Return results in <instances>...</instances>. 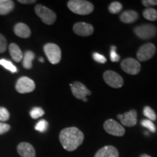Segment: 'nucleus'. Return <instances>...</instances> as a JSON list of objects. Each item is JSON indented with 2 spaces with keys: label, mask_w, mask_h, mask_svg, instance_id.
Returning <instances> with one entry per match:
<instances>
[{
  "label": "nucleus",
  "mask_w": 157,
  "mask_h": 157,
  "mask_svg": "<svg viewBox=\"0 0 157 157\" xmlns=\"http://www.w3.org/2000/svg\"><path fill=\"white\" fill-rule=\"evenodd\" d=\"M59 140L65 150L73 151L83 143L84 134L77 127H67L60 132Z\"/></svg>",
  "instance_id": "f257e3e1"
},
{
  "label": "nucleus",
  "mask_w": 157,
  "mask_h": 157,
  "mask_svg": "<svg viewBox=\"0 0 157 157\" xmlns=\"http://www.w3.org/2000/svg\"><path fill=\"white\" fill-rule=\"evenodd\" d=\"M67 5L71 11L77 15H89L94 10L93 4L84 0H71L68 2Z\"/></svg>",
  "instance_id": "f03ea898"
},
{
  "label": "nucleus",
  "mask_w": 157,
  "mask_h": 157,
  "mask_svg": "<svg viewBox=\"0 0 157 157\" xmlns=\"http://www.w3.org/2000/svg\"><path fill=\"white\" fill-rule=\"evenodd\" d=\"M35 13L40 17L42 22L47 25H52L56 21V14L52 10L42 5H37L35 7Z\"/></svg>",
  "instance_id": "7ed1b4c3"
},
{
  "label": "nucleus",
  "mask_w": 157,
  "mask_h": 157,
  "mask_svg": "<svg viewBox=\"0 0 157 157\" xmlns=\"http://www.w3.org/2000/svg\"><path fill=\"white\" fill-rule=\"evenodd\" d=\"M44 53L52 64H57L61 60V50L54 43H48L44 46Z\"/></svg>",
  "instance_id": "20e7f679"
},
{
  "label": "nucleus",
  "mask_w": 157,
  "mask_h": 157,
  "mask_svg": "<svg viewBox=\"0 0 157 157\" xmlns=\"http://www.w3.org/2000/svg\"><path fill=\"white\" fill-rule=\"evenodd\" d=\"M135 35L142 39H150L155 36L156 33V26L151 24H143L134 29Z\"/></svg>",
  "instance_id": "39448f33"
},
{
  "label": "nucleus",
  "mask_w": 157,
  "mask_h": 157,
  "mask_svg": "<svg viewBox=\"0 0 157 157\" xmlns=\"http://www.w3.org/2000/svg\"><path fill=\"white\" fill-rule=\"evenodd\" d=\"M103 127L105 132L113 136L121 137L123 136L125 133V129L122 125L111 119L105 121Z\"/></svg>",
  "instance_id": "423d86ee"
},
{
  "label": "nucleus",
  "mask_w": 157,
  "mask_h": 157,
  "mask_svg": "<svg viewBox=\"0 0 157 157\" xmlns=\"http://www.w3.org/2000/svg\"><path fill=\"white\" fill-rule=\"evenodd\" d=\"M121 68L124 71L131 75H136L140 71V62L136 59L128 58L123 60L121 63Z\"/></svg>",
  "instance_id": "0eeeda50"
},
{
  "label": "nucleus",
  "mask_w": 157,
  "mask_h": 157,
  "mask_svg": "<svg viewBox=\"0 0 157 157\" xmlns=\"http://www.w3.org/2000/svg\"><path fill=\"white\" fill-rule=\"evenodd\" d=\"M156 46L152 43H146L142 45L137 52V58L140 61H147L156 53Z\"/></svg>",
  "instance_id": "6e6552de"
},
{
  "label": "nucleus",
  "mask_w": 157,
  "mask_h": 157,
  "mask_svg": "<svg viewBox=\"0 0 157 157\" xmlns=\"http://www.w3.org/2000/svg\"><path fill=\"white\" fill-rule=\"evenodd\" d=\"M36 85L32 79L26 76H23L17 80L15 84V89L19 93L25 94L31 93L35 90Z\"/></svg>",
  "instance_id": "1a4fd4ad"
},
{
  "label": "nucleus",
  "mask_w": 157,
  "mask_h": 157,
  "mask_svg": "<svg viewBox=\"0 0 157 157\" xmlns=\"http://www.w3.org/2000/svg\"><path fill=\"white\" fill-rule=\"evenodd\" d=\"M103 79L108 85L113 88H120L124 84L122 77L113 71H106L103 74Z\"/></svg>",
  "instance_id": "9d476101"
},
{
  "label": "nucleus",
  "mask_w": 157,
  "mask_h": 157,
  "mask_svg": "<svg viewBox=\"0 0 157 157\" xmlns=\"http://www.w3.org/2000/svg\"><path fill=\"white\" fill-rule=\"evenodd\" d=\"M70 86L74 96L77 99L83 100L84 98H87V95H91V92L81 82H76L74 84H71Z\"/></svg>",
  "instance_id": "9b49d317"
},
{
  "label": "nucleus",
  "mask_w": 157,
  "mask_h": 157,
  "mask_svg": "<svg viewBox=\"0 0 157 157\" xmlns=\"http://www.w3.org/2000/svg\"><path fill=\"white\" fill-rule=\"evenodd\" d=\"M117 118L124 126L133 127L137 124V111L132 109L129 111L117 115Z\"/></svg>",
  "instance_id": "f8f14e48"
},
{
  "label": "nucleus",
  "mask_w": 157,
  "mask_h": 157,
  "mask_svg": "<svg viewBox=\"0 0 157 157\" xmlns=\"http://www.w3.org/2000/svg\"><path fill=\"white\" fill-rule=\"evenodd\" d=\"M73 30L74 32L78 36H88L93 34L94 29L91 24L84 22H79L74 25Z\"/></svg>",
  "instance_id": "ddd939ff"
},
{
  "label": "nucleus",
  "mask_w": 157,
  "mask_h": 157,
  "mask_svg": "<svg viewBox=\"0 0 157 157\" xmlns=\"http://www.w3.org/2000/svg\"><path fill=\"white\" fill-rule=\"evenodd\" d=\"M17 151L21 157H36V151L34 146L30 143L22 142L19 143Z\"/></svg>",
  "instance_id": "4468645a"
},
{
  "label": "nucleus",
  "mask_w": 157,
  "mask_h": 157,
  "mask_svg": "<svg viewBox=\"0 0 157 157\" xmlns=\"http://www.w3.org/2000/svg\"><path fill=\"white\" fill-rule=\"evenodd\" d=\"M95 157H119V151L115 147L106 146L98 150Z\"/></svg>",
  "instance_id": "2eb2a0df"
},
{
  "label": "nucleus",
  "mask_w": 157,
  "mask_h": 157,
  "mask_svg": "<svg viewBox=\"0 0 157 157\" xmlns=\"http://www.w3.org/2000/svg\"><path fill=\"white\" fill-rule=\"evenodd\" d=\"M15 34L21 38H29L31 36V29L26 24L23 23H18L14 26Z\"/></svg>",
  "instance_id": "dca6fc26"
},
{
  "label": "nucleus",
  "mask_w": 157,
  "mask_h": 157,
  "mask_svg": "<svg viewBox=\"0 0 157 157\" xmlns=\"http://www.w3.org/2000/svg\"><path fill=\"white\" fill-rule=\"evenodd\" d=\"M139 15L135 10L124 11L120 15V21L124 23H132L138 19Z\"/></svg>",
  "instance_id": "f3484780"
},
{
  "label": "nucleus",
  "mask_w": 157,
  "mask_h": 157,
  "mask_svg": "<svg viewBox=\"0 0 157 157\" xmlns=\"http://www.w3.org/2000/svg\"><path fill=\"white\" fill-rule=\"evenodd\" d=\"M9 52L10 54L15 62H20L23 59V52L21 51V48L15 43H11L9 46Z\"/></svg>",
  "instance_id": "a211bd4d"
},
{
  "label": "nucleus",
  "mask_w": 157,
  "mask_h": 157,
  "mask_svg": "<svg viewBox=\"0 0 157 157\" xmlns=\"http://www.w3.org/2000/svg\"><path fill=\"white\" fill-rule=\"evenodd\" d=\"M15 3L11 0H0V15L9 14L14 10Z\"/></svg>",
  "instance_id": "6ab92c4d"
},
{
  "label": "nucleus",
  "mask_w": 157,
  "mask_h": 157,
  "mask_svg": "<svg viewBox=\"0 0 157 157\" xmlns=\"http://www.w3.org/2000/svg\"><path fill=\"white\" fill-rule=\"evenodd\" d=\"M34 58L35 55L32 51H26V52H25L24 56H23V67L26 68V69H31V68H32V61L34 60Z\"/></svg>",
  "instance_id": "aec40b11"
},
{
  "label": "nucleus",
  "mask_w": 157,
  "mask_h": 157,
  "mask_svg": "<svg viewBox=\"0 0 157 157\" xmlns=\"http://www.w3.org/2000/svg\"><path fill=\"white\" fill-rule=\"evenodd\" d=\"M143 17L150 21H155L157 20V10L156 9L146 8L143 13Z\"/></svg>",
  "instance_id": "412c9836"
},
{
  "label": "nucleus",
  "mask_w": 157,
  "mask_h": 157,
  "mask_svg": "<svg viewBox=\"0 0 157 157\" xmlns=\"http://www.w3.org/2000/svg\"><path fill=\"white\" fill-rule=\"evenodd\" d=\"M143 115L151 121L156 120V114L150 106H146L143 109Z\"/></svg>",
  "instance_id": "4be33fe9"
},
{
  "label": "nucleus",
  "mask_w": 157,
  "mask_h": 157,
  "mask_svg": "<svg viewBox=\"0 0 157 157\" xmlns=\"http://www.w3.org/2000/svg\"><path fill=\"white\" fill-rule=\"evenodd\" d=\"M0 65L2 66L4 68L6 69L9 70L10 71H11L12 73H16L17 71V68L13 65L10 61L9 60H5V59H1L0 60Z\"/></svg>",
  "instance_id": "5701e85b"
},
{
  "label": "nucleus",
  "mask_w": 157,
  "mask_h": 157,
  "mask_svg": "<svg viewBox=\"0 0 157 157\" xmlns=\"http://www.w3.org/2000/svg\"><path fill=\"white\" fill-rule=\"evenodd\" d=\"M122 10V5L119 2H113L110 4L109 10L112 14H118Z\"/></svg>",
  "instance_id": "b1692460"
},
{
  "label": "nucleus",
  "mask_w": 157,
  "mask_h": 157,
  "mask_svg": "<svg viewBox=\"0 0 157 157\" xmlns=\"http://www.w3.org/2000/svg\"><path fill=\"white\" fill-rule=\"evenodd\" d=\"M44 114V111L42 108L40 107H35L31 109L30 111V116L32 119H38V118L42 117Z\"/></svg>",
  "instance_id": "393cba45"
},
{
  "label": "nucleus",
  "mask_w": 157,
  "mask_h": 157,
  "mask_svg": "<svg viewBox=\"0 0 157 157\" xmlns=\"http://www.w3.org/2000/svg\"><path fill=\"white\" fill-rule=\"evenodd\" d=\"M141 125L144 127L145 128L148 129L151 132H155L156 130L155 124L153 123L152 121L149 120V119H143V120L141 121Z\"/></svg>",
  "instance_id": "a878e982"
},
{
  "label": "nucleus",
  "mask_w": 157,
  "mask_h": 157,
  "mask_svg": "<svg viewBox=\"0 0 157 157\" xmlns=\"http://www.w3.org/2000/svg\"><path fill=\"white\" fill-rule=\"evenodd\" d=\"M35 129L40 132H44L48 128V122L45 119H42L36 124L35 126Z\"/></svg>",
  "instance_id": "bb28decb"
},
{
  "label": "nucleus",
  "mask_w": 157,
  "mask_h": 157,
  "mask_svg": "<svg viewBox=\"0 0 157 157\" xmlns=\"http://www.w3.org/2000/svg\"><path fill=\"white\" fill-rule=\"evenodd\" d=\"M10 118V113L6 108L0 107V121H7Z\"/></svg>",
  "instance_id": "cd10ccee"
},
{
  "label": "nucleus",
  "mask_w": 157,
  "mask_h": 157,
  "mask_svg": "<svg viewBox=\"0 0 157 157\" xmlns=\"http://www.w3.org/2000/svg\"><path fill=\"white\" fill-rule=\"evenodd\" d=\"M117 48L115 46H111V50L110 52V58L112 62H118L120 60V56L116 52Z\"/></svg>",
  "instance_id": "c85d7f7f"
},
{
  "label": "nucleus",
  "mask_w": 157,
  "mask_h": 157,
  "mask_svg": "<svg viewBox=\"0 0 157 157\" xmlns=\"http://www.w3.org/2000/svg\"><path fill=\"white\" fill-rule=\"evenodd\" d=\"M7 39H6L5 36L0 34V53H3L5 52L7 46Z\"/></svg>",
  "instance_id": "c756f323"
},
{
  "label": "nucleus",
  "mask_w": 157,
  "mask_h": 157,
  "mask_svg": "<svg viewBox=\"0 0 157 157\" xmlns=\"http://www.w3.org/2000/svg\"><path fill=\"white\" fill-rule=\"evenodd\" d=\"M93 58L96 62L100 63H105L107 61L105 56L100 53H98V52H94L93 55Z\"/></svg>",
  "instance_id": "7c9ffc66"
},
{
  "label": "nucleus",
  "mask_w": 157,
  "mask_h": 157,
  "mask_svg": "<svg viewBox=\"0 0 157 157\" xmlns=\"http://www.w3.org/2000/svg\"><path fill=\"white\" fill-rule=\"evenodd\" d=\"M142 4L147 8H151L154 6L157 5V0H143Z\"/></svg>",
  "instance_id": "2f4dec72"
},
{
  "label": "nucleus",
  "mask_w": 157,
  "mask_h": 157,
  "mask_svg": "<svg viewBox=\"0 0 157 157\" xmlns=\"http://www.w3.org/2000/svg\"><path fill=\"white\" fill-rule=\"evenodd\" d=\"M10 129V126L8 124L0 122V135H3L7 132Z\"/></svg>",
  "instance_id": "473e14b6"
},
{
  "label": "nucleus",
  "mask_w": 157,
  "mask_h": 157,
  "mask_svg": "<svg viewBox=\"0 0 157 157\" xmlns=\"http://www.w3.org/2000/svg\"><path fill=\"white\" fill-rule=\"evenodd\" d=\"M18 2L21 4H25V5H29V4H34L36 2L35 0H18Z\"/></svg>",
  "instance_id": "72a5a7b5"
},
{
  "label": "nucleus",
  "mask_w": 157,
  "mask_h": 157,
  "mask_svg": "<svg viewBox=\"0 0 157 157\" xmlns=\"http://www.w3.org/2000/svg\"><path fill=\"white\" fill-rule=\"evenodd\" d=\"M140 157H151V156H150L148 154H142V155H140Z\"/></svg>",
  "instance_id": "f704fd0d"
},
{
  "label": "nucleus",
  "mask_w": 157,
  "mask_h": 157,
  "mask_svg": "<svg viewBox=\"0 0 157 157\" xmlns=\"http://www.w3.org/2000/svg\"><path fill=\"white\" fill-rule=\"evenodd\" d=\"M39 61H40V62H44V58H39Z\"/></svg>",
  "instance_id": "c9c22d12"
},
{
  "label": "nucleus",
  "mask_w": 157,
  "mask_h": 157,
  "mask_svg": "<svg viewBox=\"0 0 157 157\" xmlns=\"http://www.w3.org/2000/svg\"><path fill=\"white\" fill-rule=\"evenodd\" d=\"M82 101H83L84 102H87V98H84V99L82 100Z\"/></svg>",
  "instance_id": "e433bc0d"
}]
</instances>
